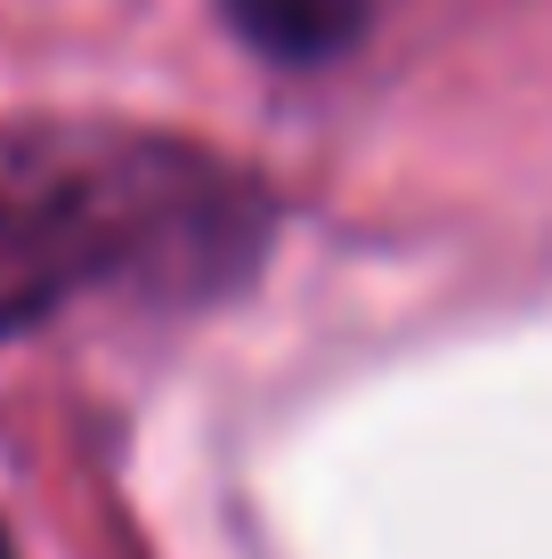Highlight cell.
<instances>
[{"label":"cell","mask_w":552,"mask_h":559,"mask_svg":"<svg viewBox=\"0 0 552 559\" xmlns=\"http://www.w3.org/2000/svg\"><path fill=\"white\" fill-rule=\"evenodd\" d=\"M260 252V195L212 154L90 122L0 130V341L90 284L212 293Z\"/></svg>","instance_id":"obj_1"},{"label":"cell","mask_w":552,"mask_h":559,"mask_svg":"<svg viewBox=\"0 0 552 559\" xmlns=\"http://www.w3.org/2000/svg\"><path fill=\"white\" fill-rule=\"evenodd\" d=\"M236 16V33L252 49L284 57V66H317V57H341L366 25V0H220Z\"/></svg>","instance_id":"obj_2"},{"label":"cell","mask_w":552,"mask_h":559,"mask_svg":"<svg viewBox=\"0 0 552 559\" xmlns=\"http://www.w3.org/2000/svg\"><path fill=\"white\" fill-rule=\"evenodd\" d=\"M0 559H16V551H9V535H0Z\"/></svg>","instance_id":"obj_3"}]
</instances>
